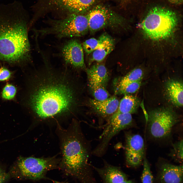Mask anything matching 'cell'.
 Returning a JSON list of instances; mask_svg holds the SVG:
<instances>
[{"label": "cell", "instance_id": "9c48e42d", "mask_svg": "<svg viewBox=\"0 0 183 183\" xmlns=\"http://www.w3.org/2000/svg\"><path fill=\"white\" fill-rule=\"evenodd\" d=\"M55 159L21 157L17 165L21 174L30 179H37L42 177L45 173L55 165Z\"/></svg>", "mask_w": 183, "mask_h": 183}, {"label": "cell", "instance_id": "3957f363", "mask_svg": "<svg viewBox=\"0 0 183 183\" xmlns=\"http://www.w3.org/2000/svg\"><path fill=\"white\" fill-rule=\"evenodd\" d=\"M77 126L72 134L64 139L62 144V161L68 170L75 173L82 172L91 181L88 163L91 152L89 143Z\"/></svg>", "mask_w": 183, "mask_h": 183}, {"label": "cell", "instance_id": "f1b7e54d", "mask_svg": "<svg viewBox=\"0 0 183 183\" xmlns=\"http://www.w3.org/2000/svg\"><path fill=\"white\" fill-rule=\"evenodd\" d=\"M171 3L177 5L181 4L183 2V0H168Z\"/></svg>", "mask_w": 183, "mask_h": 183}, {"label": "cell", "instance_id": "f546056e", "mask_svg": "<svg viewBox=\"0 0 183 183\" xmlns=\"http://www.w3.org/2000/svg\"><path fill=\"white\" fill-rule=\"evenodd\" d=\"M121 183H135L134 181L132 180H128Z\"/></svg>", "mask_w": 183, "mask_h": 183}, {"label": "cell", "instance_id": "484cf974", "mask_svg": "<svg viewBox=\"0 0 183 183\" xmlns=\"http://www.w3.org/2000/svg\"><path fill=\"white\" fill-rule=\"evenodd\" d=\"M16 92V89L14 86L11 84H7L3 89L2 97L5 99H11L14 97Z\"/></svg>", "mask_w": 183, "mask_h": 183}, {"label": "cell", "instance_id": "277c9868", "mask_svg": "<svg viewBox=\"0 0 183 183\" xmlns=\"http://www.w3.org/2000/svg\"><path fill=\"white\" fill-rule=\"evenodd\" d=\"M176 13L165 8L156 7L149 11L141 24L145 33L154 39L165 38L172 33L177 22Z\"/></svg>", "mask_w": 183, "mask_h": 183}, {"label": "cell", "instance_id": "8fae6325", "mask_svg": "<svg viewBox=\"0 0 183 183\" xmlns=\"http://www.w3.org/2000/svg\"><path fill=\"white\" fill-rule=\"evenodd\" d=\"M61 54L66 65L75 68H84L83 49L77 40L72 39L65 43L62 48Z\"/></svg>", "mask_w": 183, "mask_h": 183}, {"label": "cell", "instance_id": "52a82bcc", "mask_svg": "<svg viewBox=\"0 0 183 183\" xmlns=\"http://www.w3.org/2000/svg\"><path fill=\"white\" fill-rule=\"evenodd\" d=\"M132 123L131 114L116 112L107 120L100 136V142L92 154L98 157L103 155L112 138L121 131L130 127Z\"/></svg>", "mask_w": 183, "mask_h": 183}, {"label": "cell", "instance_id": "7c38bea8", "mask_svg": "<svg viewBox=\"0 0 183 183\" xmlns=\"http://www.w3.org/2000/svg\"><path fill=\"white\" fill-rule=\"evenodd\" d=\"M156 180L159 183H182L183 166L163 162L158 167Z\"/></svg>", "mask_w": 183, "mask_h": 183}, {"label": "cell", "instance_id": "603a6c76", "mask_svg": "<svg viewBox=\"0 0 183 183\" xmlns=\"http://www.w3.org/2000/svg\"><path fill=\"white\" fill-rule=\"evenodd\" d=\"M170 155L175 161L182 162L183 155V142L180 140L173 145Z\"/></svg>", "mask_w": 183, "mask_h": 183}, {"label": "cell", "instance_id": "d4e9b609", "mask_svg": "<svg viewBox=\"0 0 183 183\" xmlns=\"http://www.w3.org/2000/svg\"><path fill=\"white\" fill-rule=\"evenodd\" d=\"M143 169L141 176L142 183H153L154 178L149 163L145 158H144Z\"/></svg>", "mask_w": 183, "mask_h": 183}, {"label": "cell", "instance_id": "4fadbf2b", "mask_svg": "<svg viewBox=\"0 0 183 183\" xmlns=\"http://www.w3.org/2000/svg\"><path fill=\"white\" fill-rule=\"evenodd\" d=\"M50 2L71 14H84L93 5L96 0H50Z\"/></svg>", "mask_w": 183, "mask_h": 183}, {"label": "cell", "instance_id": "ffe728a7", "mask_svg": "<svg viewBox=\"0 0 183 183\" xmlns=\"http://www.w3.org/2000/svg\"><path fill=\"white\" fill-rule=\"evenodd\" d=\"M110 37L107 34L104 33L98 39L92 38L87 39L83 43V49L87 54H90L102 46Z\"/></svg>", "mask_w": 183, "mask_h": 183}, {"label": "cell", "instance_id": "ba28073f", "mask_svg": "<svg viewBox=\"0 0 183 183\" xmlns=\"http://www.w3.org/2000/svg\"><path fill=\"white\" fill-rule=\"evenodd\" d=\"M86 15L89 30L92 33L106 27H120L124 24L122 18L103 5H98L94 7Z\"/></svg>", "mask_w": 183, "mask_h": 183}, {"label": "cell", "instance_id": "8992f818", "mask_svg": "<svg viewBox=\"0 0 183 183\" xmlns=\"http://www.w3.org/2000/svg\"><path fill=\"white\" fill-rule=\"evenodd\" d=\"M179 121L178 116L173 110L162 108L149 112L146 123L151 135L161 140L170 136L173 128Z\"/></svg>", "mask_w": 183, "mask_h": 183}, {"label": "cell", "instance_id": "5bb4252c", "mask_svg": "<svg viewBox=\"0 0 183 183\" xmlns=\"http://www.w3.org/2000/svg\"><path fill=\"white\" fill-rule=\"evenodd\" d=\"M103 183H121L128 180L126 174L120 167L105 163L101 168L93 166Z\"/></svg>", "mask_w": 183, "mask_h": 183}, {"label": "cell", "instance_id": "7402d4cb", "mask_svg": "<svg viewBox=\"0 0 183 183\" xmlns=\"http://www.w3.org/2000/svg\"><path fill=\"white\" fill-rule=\"evenodd\" d=\"M142 80L131 82L124 85L118 86L116 91L120 94H127L134 93L140 87Z\"/></svg>", "mask_w": 183, "mask_h": 183}, {"label": "cell", "instance_id": "cb8c5ba5", "mask_svg": "<svg viewBox=\"0 0 183 183\" xmlns=\"http://www.w3.org/2000/svg\"><path fill=\"white\" fill-rule=\"evenodd\" d=\"M95 99L98 101L105 100L109 98V94L105 86L99 85L91 88Z\"/></svg>", "mask_w": 183, "mask_h": 183}, {"label": "cell", "instance_id": "6da1fadb", "mask_svg": "<svg viewBox=\"0 0 183 183\" xmlns=\"http://www.w3.org/2000/svg\"><path fill=\"white\" fill-rule=\"evenodd\" d=\"M42 57L43 64L36 71L29 97L30 108L42 119L73 113L78 100L71 71L55 68Z\"/></svg>", "mask_w": 183, "mask_h": 183}, {"label": "cell", "instance_id": "e0dca14e", "mask_svg": "<svg viewBox=\"0 0 183 183\" xmlns=\"http://www.w3.org/2000/svg\"><path fill=\"white\" fill-rule=\"evenodd\" d=\"M183 83L180 81L170 79L167 81L165 89L167 96L170 101L178 107L183 104Z\"/></svg>", "mask_w": 183, "mask_h": 183}, {"label": "cell", "instance_id": "83f0119b", "mask_svg": "<svg viewBox=\"0 0 183 183\" xmlns=\"http://www.w3.org/2000/svg\"><path fill=\"white\" fill-rule=\"evenodd\" d=\"M7 178V174L0 168V183H4Z\"/></svg>", "mask_w": 183, "mask_h": 183}, {"label": "cell", "instance_id": "7a4b0ae2", "mask_svg": "<svg viewBox=\"0 0 183 183\" xmlns=\"http://www.w3.org/2000/svg\"><path fill=\"white\" fill-rule=\"evenodd\" d=\"M27 18L20 2H0L1 60L14 64L31 61Z\"/></svg>", "mask_w": 183, "mask_h": 183}, {"label": "cell", "instance_id": "4316f807", "mask_svg": "<svg viewBox=\"0 0 183 183\" xmlns=\"http://www.w3.org/2000/svg\"><path fill=\"white\" fill-rule=\"evenodd\" d=\"M11 75L10 71L4 67L0 68V81L7 80L10 78Z\"/></svg>", "mask_w": 183, "mask_h": 183}, {"label": "cell", "instance_id": "44dd1931", "mask_svg": "<svg viewBox=\"0 0 183 183\" xmlns=\"http://www.w3.org/2000/svg\"><path fill=\"white\" fill-rule=\"evenodd\" d=\"M143 72L140 68H135L123 77L118 86H122L128 83L142 80L143 76Z\"/></svg>", "mask_w": 183, "mask_h": 183}, {"label": "cell", "instance_id": "5b68a950", "mask_svg": "<svg viewBox=\"0 0 183 183\" xmlns=\"http://www.w3.org/2000/svg\"><path fill=\"white\" fill-rule=\"evenodd\" d=\"M49 26L35 30L36 35H53L63 38L80 37L86 34L89 30L88 20L84 14H70L64 18L49 21Z\"/></svg>", "mask_w": 183, "mask_h": 183}, {"label": "cell", "instance_id": "d6986e66", "mask_svg": "<svg viewBox=\"0 0 183 183\" xmlns=\"http://www.w3.org/2000/svg\"><path fill=\"white\" fill-rule=\"evenodd\" d=\"M114 40L111 37L102 46L92 53L90 63L95 61L99 62L102 61L114 50Z\"/></svg>", "mask_w": 183, "mask_h": 183}, {"label": "cell", "instance_id": "9a60e30c", "mask_svg": "<svg viewBox=\"0 0 183 183\" xmlns=\"http://www.w3.org/2000/svg\"><path fill=\"white\" fill-rule=\"evenodd\" d=\"M119 102L114 96L102 101L95 99L90 100V105L95 112L104 118H108V120L117 111Z\"/></svg>", "mask_w": 183, "mask_h": 183}, {"label": "cell", "instance_id": "ac0fdd59", "mask_svg": "<svg viewBox=\"0 0 183 183\" xmlns=\"http://www.w3.org/2000/svg\"><path fill=\"white\" fill-rule=\"evenodd\" d=\"M140 104V101L136 97L129 94L124 96L119 102L116 112L131 114L136 112Z\"/></svg>", "mask_w": 183, "mask_h": 183}, {"label": "cell", "instance_id": "2e32d148", "mask_svg": "<svg viewBox=\"0 0 183 183\" xmlns=\"http://www.w3.org/2000/svg\"><path fill=\"white\" fill-rule=\"evenodd\" d=\"M89 85L91 88L99 85L105 86L108 79V74L105 66L97 64L86 70Z\"/></svg>", "mask_w": 183, "mask_h": 183}, {"label": "cell", "instance_id": "30bf717a", "mask_svg": "<svg viewBox=\"0 0 183 183\" xmlns=\"http://www.w3.org/2000/svg\"><path fill=\"white\" fill-rule=\"evenodd\" d=\"M125 155L127 165L136 167L142 164L144 157L145 144L142 137L138 134H125Z\"/></svg>", "mask_w": 183, "mask_h": 183}]
</instances>
